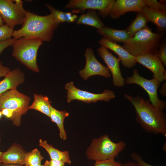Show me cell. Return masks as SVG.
<instances>
[{"label": "cell", "instance_id": "cell-1", "mask_svg": "<svg viewBox=\"0 0 166 166\" xmlns=\"http://www.w3.org/2000/svg\"><path fill=\"white\" fill-rule=\"evenodd\" d=\"M124 96L133 105L136 121L144 130L148 133L166 136V118L163 111L140 97H133L126 94Z\"/></svg>", "mask_w": 166, "mask_h": 166}, {"label": "cell", "instance_id": "cell-2", "mask_svg": "<svg viewBox=\"0 0 166 166\" xmlns=\"http://www.w3.org/2000/svg\"><path fill=\"white\" fill-rule=\"evenodd\" d=\"M59 24L51 14L40 16L26 11L22 27L14 31L12 37L14 39L25 38L38 39L42 42H49L52 39L54 32Z\"/></svg>", "mask_w": 166, "mask_h": 166}, {"label": "cell", "instance_id": "cell-3", "mask_svg": "<svg viewBox=\"0 0 166 166\" xmlns=\"http://www.w3.org/2000/svg\"><path fill=\"white\" fill-rule=\"evenodd\" d=\"M162 34L153 32L147 25L131 37L122 46L132 55L157 53Z\"/></svg>", "mask_w": 166, "mask_h": 166}, {"label": "cell", "instance_id": "cell-4", "mask_svg": "<svg viewBox=\"0 0 166 166\" xmlns=\"http://www.w3.org/2000/svg\"><path fill=\"white\" fill-rule=\"evenodd\" d=\"M126 144L123 141L115 143L108 135L93 139L86 151L88 159L95 161L115 159L124 149Z\"/></svg>", "mask_w": 166, "mask_h": 166}, {"label": "cell", "instance_id": "cell-5", "mask_svg": "<svg viewBox=\"0 0 166 166\" xmlns=\"http://www.w3.org/2000/svg\"><path fill=\"white\" fill-rule=\"evenodd\" d=\"M42 44V41L37 39L21 38L15 39L12 45V56L31 70L38 72L37 53Z\"/></svg>", "mask_w": 166, "mask_h": 166}, {"label": "cell", "instance_id": "cell-6", "mask_svg": "<svg viewBox=\"0 0 166 166\" xmlns=\"http://www.w3.org/2000/svg\"><path fill=\"white\" fill-rule=\"evenodd\" d=\"M30 100L29 97L19 92L16 89L9 90L0 95V111L4 109L14 111L10 119L14 125L19 126L22 115L29 109Z\"/></svg>", "mask_w": 166, "mask_h": 166}, {"label": "cell", "instance_id": "cell-7", "mask_svg": "<svg viewBox=\"0 0 166 166\" xmlns=\"http://www.w3.org/2000/svg\"><path fill=\"white\" fill-rule=\"evenodd\" d=\"M125 83L139 85L146 92L149 97V101L153 106L163 111L166 109L165 102L160 100L158 95V89L161 83L155 78H145L140 75L137 69H135L132 76L126 78Z\"/></svg>", "mask_w": 166, "mask_h": 166}, {"label": "cell", "instance_id": "cell-8", "mask_svg": "<svg viewBox=\"0 0 166 166\" xmlns=\"http://www.w3.org/2000/svg\"><path fill=\"white\" fill-rule=\"evenodd\" d=\"M65 88L67 90V101L68 103L75 100L87 103H96L99 101L109 102L115 97V93L108 89H106L98 94L80 89L75 86L72 81L67 83Z\"/></svg>", "mask_w": 166, "mask_h": 166}, {"label": "cell", "instance_id": "cell-9", "mask_svg": "<svg viewBox=\"0 0 166 166\" xmlns=\"http://www.w3.org/2000/svg\"><path fill=\"white\" fill-rule=\"evenodd\" d=\"M114 0H71L65 6L72 10L73 13H77L86 10H97L103 17L110 15Z\"/></svg>", "mask_w": 166, "mask_h": 166}, {"label": "cell", "instance_id": "cell-10", "mask_svg": "<svg viewBox=\"0 0 166 166\" xmlns=\"http://www.w3.org/2000/svg\"><path fill=\"white\" fill-rule=\"evenodd\" d=\"M26 13L23 5H18L13 0H0V16L3 22L13 29L23 24Z\"/></svg>", "mask_w": 166, "mask_h": 166}, {"label": "cell", "instance_id": "cell-11", "mask_svg": "<svg viewBox=\"0 0 166 166\" xmlns=\"http://www.w3.org/2000/svg\"><path fill=\"white\" fill-rule=\"evenodd\" d=\"M85 56L86 58L85 67L79 72L80 75L84 80L96 75L101 76L105 78H109L111 76V74L107 67L102 65L97 60L92 48L86 49Z\"/></svg>", "mask_w": 166, "mask_h": 166}, {"label": "cell", "instance_id": "cell-12", "mask_svg": "<svg viewBox=\"0 0 166 166\" xmlns=\"http://www.w3.org/2000/svg\"><path fill=\"white\" fill-rule=\"evenodd\" d=\"M97 51L98 54L106 63L112 74L114 85L119 87L123 86L125 80L122 76L120 68V59L114 56L103 46L99 48Z\"/></svg>", "mask_w": 166, "mask_h": 166}, {"label": "cell", "instance_id": "cell-13", "mask_svg": "<svg viewBox=\"0 0 166 166\" xmlns=\"http://www.w3.org/2000/svg\"><path fill=\"white\" fill-rule=\"evenodd\" d=\"M135 61L151 71L154 78L161 83L166 79V71L157 53H148L136 57Z\"/></svg>", "mask_w": 166, "mask_h": 166}, {"label": "cell", "instance_id": "cell-14", "mask_svg": "<svg viewBox=\"0 0 166 166\" xmlns=\"http://www.w3.org/2000/svg\"><path fill=\"white\" fill-rule=\"evenodd\" d=\"M146 5L144 0H117L113 4L110 15L114 19L128 12H140Z\"/></svg>", "mask_w": 166, "mask_h": 166}, {"label": "cell", "instance_id": "cell-15", "mask_svg": "<svg viewBox=\"0 0 166 166\" xmlns=\"http://www.w3.org/2000/svg\"><path fill=\"white\" fill-rule=\"evenodd\" d=\"M99 43L101 46L112 50L117 54L120 59L121 63L125 67L130 68L135 65L136 63V57L131 55L122 46L117 43L103 38L100 40Z\"/></svg>", "mask_w": 166, "mask_h": 166}, {"label": "cell", "instance_id": "cell-16", "mask_svg": "<svg viewBox=\"0 0 166 166\" xmlns=\"http://www.w3.org/2000/svg\"><path fill=\"white\" fill-rule=\"evenodd\" d=\"M23 73L19 69L10 71L0 81V95L10 90L16 89L24 81Z\"/></svg>", "mask_w": 166, "mask_h": 166}, {"label": "cell", "instance_id": "cell-17", "mask_svg": "<svg viewBox=\"0 0 166 166\" xmlns=\"http://www.w3.org/2000/svg\"><path fill=\"white\" fill-rule=\"evenodd\" d=\"M26 154L18 146L13 145L7 151L3 152L0 158L1 162L4 164L24 165Z\"/></svg>", "mask_w": 166, "mask_h": 166}, {"label": "cell", "instance_id": "cell-18", "mask_svg": "<svg viewBox=\"0 0 166 166\" xmlns=\"http://www.w3.org/2000/svg\"><path fill=\"white\" fill-rule=\"evenodd\" d=\"M97 32L104 38L116 43L121 42L124 43L130 38L125 30H117L105 26L97 30Z\"/></svg>", "mask_w": 166, "mask_h": 166}, {"label": "cell", "instance_id": "cell-19", "mask_svg": "<svg viewBox=\"0 0 166 166\" xmlns=\"http://www.w3.org/2000/svg\"><path fill=\"white\" fill-rule=\"evenodd\" d=\"M145 17L148 21L155 24L158 29L164 31L166 28V12H161L144 7L140 12Z\"/></svg>", "mask_w": 166, "mask_h": 166}, {"label": "cell", "instance_id": "cell-20", "mask_svg": "<svg viewBox=\"0 0 166 166\" xmlns=\"http://www.w3.org/2000/svg\"><path fill=\"white\" fill-rule=\"evenodd\" d=\"M39 145L47 151L49 155L50 160H60L69 165L71 164V161L68 152L60 151L48 144L46 140L43 141L42 139L39 140Z\"/></svg>", "mask_w": 166, "mask_h": 166}, {"label": "cell", "instance_id": "cell-21", "mask_svg": "<svg viewBox=\"0 0 166 166\" xmlns=\"http://www.w3.org/2000/svg\"><path fill=\"white\" fill-rule=\"evenodd\" d=\"M69 115V113L65 110L59 111L52 105L50 106L49 117L52 121L57 124L59 130L60 137L63 140L67 139V134L64 127V121Z\"/></svg>", "mask_w": 166, "mask_h": 166}, {"label": "cell", "instance_id": "cell-22", "mask_svg": "<svg viewBox=\"0 0 166 166\" xmlns=\"http://www.w3.org/2000/svg\"><path fill=\"white\" fill-rule=\"evenodd\" d=\"M77 24L88 25L99 29L105 26L98 16L96 10H89L87 12L81 15L77 20Z\"/></svg>", "mask_w": 166, "mask_h": 166}, {"label": "cell", "instance_id": "cell-23", "mask_svg": "<svg viewBox=\"0 0 166 166\" xmlns=\"http://www.w3.org/2000/svg\"><path fill=\"white\" fill-rule=\"evenodd\" d=\"M51 102L46 96L35 94L34 101L29 106V109H33L38 111L49 117Z\"/></svg>", "mask_w": 166, "mask_h": 166}, {"label": "cell", "instance_id": "cell-24", "mask_svg": "<svg viewBox=\"0 0 166 166\" xmlns=\"http://www.w3.org/2000/svg\"><path fill=\"white\" fill-rule=\"evenodd\" d=\"M54 20L58 24L65 22L73 23L78 18L77 15L70 12H65L58 10L50 5L45 4Z\"/></svg>", "mask_w": 166, "mask_h": 166}, {"label": "cell", "instance_id": "cell-25", "mask_svg": "<svg viewBox=\"0 0 166 166\" xmlns=\"http://www.w3.org/2000/svg\"><path fill=\"white\" fill-rule=\"evenodd\" d=\"M148 22L142 13L138 12L135 18L125 30L130 38L132 37L137 32L146 26Z\"/></svg>", "mask_w": 166, "mask_h": 166}, {"label": "cell", "instance_id": "cell-26", "mask_svg": "<svg viewBox=\"0 0 166 166\" xmlns=\"http://www.w3.org/2000/svg\"><path fill=\"white\" fill-rule=\"evenodd\" d=\"M43 157L41 154L39 150L35 148L31 151L26 153L25 165H33L41 164Z\"/></svg>", "mask_w": 166, "mask_h": 166}, {"label": "cell", "instance_id": "cell-27", "mask_svg": "<svg viewBox=\"0 0 166 166\" xmlns=\"http://www.w3.org/2000/svg\"><path fill=\"white\" fill-rule=\"evenodd\" d=\"M14 29L5 24L0 26V42L11 38Z\"/></svg>", "mask_w": 166, "mask_h": 166}, {"label": "cell", "instance_id": "cell-28", "mask_svg": "<svg viewBox=\"0 0 166 166\" xmlns=\"http://www.w3.org/2000/svg\"><path fill=\"white\" fill-rule=\"evenodd\" d=\"M146 6L151 9L161 12H166V4L156 0H144Z\"/></svg>", "mask_w": 166, "mask_h": 166}, {"label": "cell", "instance_id": "cell-29", "mask_svg": "<svg viewBox=\"0 0 166 166\" xmlns=\"http://www.w3.org/2000/svg\"><path fill=\"white\" fill-rule=\"evenodd\" d=\"M157 56L164 66H166V44L164 41L160 46Z\"/></svg>", "mask_w": 166, "mask_h": 166}, {"label": "cell", "instance_id": "cell-30", "mask_svg": "<svg viewBox=\"0 0 166 166\" xmlns=\"http://www.w3.org/2000/svg\"><path fill=\"white\" fill-rule=\"evenodd\" d=\"M121 163L113 159L96 161L94 166H121Z\"/></svg>", "mask_w": 166, "mask_h": 166}, {"label": "cell", "instance_id": "cell-31", "mask_svg": "<svg viewBox=\"0 0 166 166\" xmlns=\"http://www.w3.org/2000/svg\"><path fill=\"white\" fill-rule=\"evenodd\" d=\"M130 156L139 166H155L145 162L140 156L135 152H132Z\"/></svg>", "mask_w": 166, "mask_h": 166}, {"label": "cell", "instance_id": "cell-32", "mask_svg": "<svg viewBox=\"0 0 166 166\" xmlns=\"http://www.w3.org/2000/svg\"><path fill=\"white\" fill-rule=\"evenodd\" d=\"M15 39L10 38L6 41L0 42V54L7 47L13 45Z\"/></svg>", "mask_w": 166, "mask_h": 166}, {"label": "cell", "instance_id": "cell-33", "mask_svg": "<svg viewBox=\"0 0 166 166\" xmlns=\"http://www.w3.org/2000/svg\"><path fill=\"white\" fill-rule=\"evenodd\" d=\"M65 163L61 160H46L44 165L45 166H65Z\"/></svg>", "mask_w": 166, "mask_h": 166}, {"label": "cell", "instance_id": "cell-34", "mask_svg": "<svg viewBox=\"0 0 166 166\" xmlns=\"http://www.w3.org/2000/svg\"><path fill=\"white\" fill-rule=\"evenodd\" d=\"M10 71L9 68L3 65L0 62V77H5Z\"/></svg>", "mask_w": 166, "mask_h": 166}, {"label": "cell", "instance_id": "cell-35", "mask_svg": "<svg viewBox=\"0 0 166 166\" xmlns=\"http://www.w3.org/2000/svg\"><path fill=\"white\" fill-rule=\"evenodd\" d=\"M1 111L2 115L10 119L12 117L14 113V111L8 109H4Z\"/></svg>", "mask_w": 166, "mask_h": 166}, {"label": "cell", "instance_id": "cell-36", "mask_svg": "<svg viewBox=\"0 0 166 166\" xmlns=\"http://www.w3.org/2000/svg\"><path fill=\"white\" fill-rule=\"evenodd\" d=\"M166 82H165L163 83L159 90L160 93L163 97H165L166 95Z\"/></svg>", "mask_w": 166, "mask_h": 166}, {"label": "cell", "instance_id": "cell-37", "mask_svg": "<svg viewBox=\"0 0 166 166\" xmlns=\"http://www.w3.org/2000/svg\"><path fill=\"white\" fill-rule=\"evenodd\" d=\"M121 166H139L135 161H130L121 164Z\"/></svg>", "mask_w": 166, "mask_h": 166}, {"label": "cell", "instance_id": "cell-38", "mask_svg": "<svg viewBox=\"0 0 166 166\" xmlns=\"http://www.w3.org/2000/svg\"><path fill=\"white\" fill-rule=\"evenodd\" d=\"M0 166H22V165L15 164H2L0 165Z\"/></svg>", "mask_w": 166, "mask_h": 166}, {"label": "cell", "instance_id": "cell-39", "mask_svg": "<svg viewBox=\"0 0 166 166\" xmlns=\"http://www.w3.org/2000/svg\"><path fill=\"white\" fill-rule=\"evenodd\" d=\"M3 21L2 20V19L0 16V26L2 25H3Z\"/></svg>", "mask_w": 166, "mask_h": 166}, {"label": "cell", "instance_id": "cell-40", "mask_svg": "<svg viewBox=\"0 0 166 166\" xmlns=\"http://www.w3.org/2000/svg\"><path fill=\"white\" fill-rule=\"evenodd\" d=\"M25 166H45L44 165H43L42 164H39V165H26Z\"/></svg>", "mask_w": 166, "mask_h": 166}, {"label": "cell", "instance_id": "cell-41", "mask_svg": "<svg viewBox=\"0 0 166 166\" xmlns=\"http://www.w3.org/2000/svg\"><path fill=\"white\" fill-rule=\"evenodd\" d=\"M2 153L3 152L0 151V165L1 164V160H0V158Z\"/></svg>", "mask_w": 166, "mask_h": 166}, {"label": "cell", "instance_id": "cell-42", "mask_svg": "<svg viewBox=\"0 0 166 166\" xmlns=\"http://www.w3.org/2000/svg\"><path fill=\"white\" fill-rule=\"evenodd\" d=\"M2 114L1 113V111H0V118L1 117V116H2Z\"/></svg>", "mask_w": 166, "mask_h": 166}]
</instances>
